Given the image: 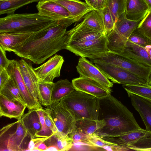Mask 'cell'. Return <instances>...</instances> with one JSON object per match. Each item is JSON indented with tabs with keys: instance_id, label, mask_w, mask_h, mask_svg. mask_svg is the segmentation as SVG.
Returning a JSON list of instances; mask_svg holds the SVG:
<instances>
[{
	"instance_id": "cell-1",
	"label": "cell",
	"mask_w": 151,
	"mask_h": 151,
	"mask_svg": "<svg viewBox=\"0 0 151 151\" xmlns=\"http://www.w3.org/2000/svg\"><path fill=\"white\" fill-rule=\"evenodd\" d=\"M67 27L58 22L35 33L13 52L19 57L40 64L58 51L65 49Z\"/></svg>"
},
{
	"instance_id": "cell-2",
	"label": "cell",
	"mask_w": 151,
	"mask_h": 151,
	"mask_svg": "<svg viewBox=\"0 0 151 151\" xmlns=\"http://www.w3.org/2000/svg\"><path fill=\"white\" fill-rule=\"evenodd\" d=\"M99 119L106 123L96 133L100 137L115 136L142 129L133 114L111 94L99 99Z\"/></svg>"
},
{
	"instance_id": "cell-3",
	"label": "cell",
	"mask_w": 151,
	"mask_h": 151,
	"mask_svg": "<svg viewBox=\"0 0 151 151\" xmlns=\"http://www.w3.org/2000/svg\"><path fill=\"white\" fill-rule=\"evenodd\" d=\"M56 22L38 13L8 14L0 19V33H35Z\"/></svg>"
},
{
	"instance_id": "cell-4",
	"label": "cell",
	"mask_w": 151,
	"mask_h": 151,
	"mask_svg": "<svg viewBox=\"0 0 151 151\" xmlns=\"http://www.w3.org/2000/svg\"><path fill=\"white\" fill-rule=\"evenodd\" d=\"M60 101L71 111L76 121L99 120V99L93 96L75 90Z\"/></svg>"
},
{
	"instance_id": "cell-5",
	"label": "cell",
	"mask_w": 151,
	"mask_h": 151,
	"mask_svg": "<svg viewBox=\"0 0 151 151\" xmlns=\"http://www.w3.org/2000/svg\"><path fill=\"white\" fill-rule=\"evenodd\" d=\"M89 59L94 63H104L124 68L148 83V79L151 73V68L122 54L108 51Z\"/></svg>"
},
{
	"instance_id": "cell-6",
	"label": "cell",
	"mask_w": 151,
	"mask_h": 151,
	"mask_svg": "<svg viewBox=\"0 0 151 151\" xmlns=\"http://www.w3.org/2000/svg\"><path fill=\"white\" fill-rule=\"evenodd\" d=\"M27 137L30 138L21 119L9 124L0 130V151H26Z\"/></svg>"
},
{
	"instance_id": "cell-7",
	"label": "cell",
	"mask_w": 151,
	"mask_h": 151,
	"mask_svg": "<svg viewBox=\"0 0 151 151\" xmlns=\"http://www.w3.org/2000/svg\"><path fill=\"white\" fill-rule=\"evenodd\" d=\"M139 22L127 19L125 12L122 14L115 22L113 29L106 35L109 50L115 52L127 41Z\"/></svg>"
},
{
	"instance_id": "cell-8",
	"label": "cell",
	"mask_w": 151,
	"mask_h": 151,
	"mask_svg": "<svg viewBox=\"0 0 151 151\" xmlns=\"http://www.w3.org/2000/svg\"><path fill=\"white\" fill-rule=\"evenodd\" d=\"M45 109L54 122L58 133L66 136L76 129V121L74 115L60 101L52 103Z\"/></svg>"
},
{
	"instance_id": "cell-9",
	"label": "cell",
	"mask_w": 151,
	"mask_h": 151,
	"mask_svg": "<svg viewBox=\"0 0 151 151\" xmlns=\"http://www.w3.org/2000/svg\"><path fill=\"white\" fill-rule=\"evenodd\" d=\"M94 64L114 83L149 85L147 82L139 77L121 67L102 62L96 63Z\"/></svg>"
},
{
	"instance_id": "cell-10",
	"label": "cell",
	"mask_w": 151,
	"mask_h": 151,
	"mask_svg": "<svg viewBox=\"0 0 151 151\" xmlns=\"http://www.w3.org/2000/svg\"><path fill=\"white\" fill-rule=\"evenodd\" d=\"M36 6L40 15L50 18L67 28L77 22L64 7L52 0H41Z\"/></svg>"
},
{
	"instance_id": "cell-11",
	"label": "cell",
	"mask_w": 151,
	"mask_h": 151,
	"mask_svg": "<svg viewBox=\"0 0 151 151\" xmlns=\"http://www.w3.org/2000/svg\"><path fill=\"white\" fill-rule=\"evenodd\" d=\"M65 49L77 56L89 59L109 51L106 35L95 40L66 44Z\"/></svg>"
},
{
	"instance_id": "cell-12",
	"label": "cell",
	"mask_w": 151,
	"mask_h": 151,
	"mask_svg": "<svg viewBox=\"0 0 151 151\" xmlns=\"http://www.w3.org/2000/svg\"><path fill=\"white\" fill-rule=\"evenodd\" d=\"M9 75L18 85L29 109L42 108L41 105L30 93L24 81L19 65V61L13 60L6 69Z\"/></svg>"
},
{
	"instance_id": "cell-13",
	"label": "cell",
	"mask_w": 151,
	"mask_h": 151,
	"mask_svg": "<svg viewBox=\"0 0 151 151\" xmlns=\"http://www.w3.org/2000/svg\"><path fill=\"white\" fill-rule=\"evenodd\" d=\"M76 68L80 77L89 78L107 88L113 86V82L106 76L95 64L85 58L81 57L79 58Z\"/></svg>"
},
{
	"instance_id": "cell-14",
	"label": "cell",
	"mask_w": 151,
	"mask_h": 151,
	"mask_svg": "<svg viewBox=\"0 0 151 151\" xmlns=\"http://www.w3.org/2000/svg\"><path fill=\"white\" fill-rule=\"evenodd\" d=\"M72 83L76 90L81 91L101 99L111 94V88L104 86L89 78L80 77L73 79Z\"/></svg>"
},
{
	"instance_id": "cell-15",
	"label": "cell",
	"mask_w": 151,
	"mask_h": 151,
	"mask_svg": "<svg viewBox=\"0 0 151 151\" xmlns=\"http://www.w3.org/2000/svg\"><path fill=\"white\" fill-rule=\"evenodd\" d=\"M66 33L67 38L66 45L95 40L106 35L87 27L82 22L67 31Z\"/></svg>"
},
{
	"instance_id": "cell-16",
	"label": "cell",
	"mask_w": 151,
	"mask_h": 151,
	"mask_svg": "<svg viewBox=\"0 0 151 151\" xmlns=\"http://www.w3.org/2000/svg\"><path fill=\"white\" fill-rule=\"evenodd\" d=\"M64 62V60L62 56L55 54L46 62L34 69L39 77L53 81L55 78L60 76Z\"/></svg>"
},
{
	"instance_id": "cell-17",
	"label": "cell",
	"mask_w": 151,
	"mask_h": 151,
	"mask_svg": "<svg viewBox=\"0 0 151 151\" xmlns=\"http://www.w3.org/2000/svg\"><path fill=\"white\" fill-rule=\"evenodd\" d=\"M20 71L24 83L35 99L39 101L38 79L39 77L31 63L23 58L19 61Z\"/></svg>"
},
{
	"instance_id": "cell-18",
	"label": "cell",
	"mask_w": 151,
	"mask_h": 151,
	"mask_svg": "<svg viewBox=\"0 0 151 151\" xmlns=\"http://www.w3.org/2000/svg\"><path fill=\"white\" fill-rule=\"evenodd\" d=\"M127 93L132 105L139 114L145 129L151 132V102L136 95Z\"/></svg>"
},
{
	"instance_id": "cell-19",
	"label": "cell",
	"mask_w": 151,
	"mask_h": 151,
	"mask_svg": "<svg viewBox=\"0 0 151 151\" xmlns=\"http://www.w3.org/2000/svg\"><path fill=\"white\" fill-rule=\"evenodd\" d=\"M26 105L18 101L9 100L0 94V116L6 117L17 120L24 114Z\"/></svg>"
},
{
	"instance_id": "cell-20",
	"label": "cell",
	"mask_w": 151,
	"mask_h": 151,
	"mask_svg": "<svg viewBox=\"0 0 151 151\" xmlns=\"http://www.w3.org/2000/svg\"><path fill=\"white\" fill-rule=\"evenodd\" d=\"M64 7L71 17L77 22L83 19L88 13L94 9L86 2L79 0H51Z\"/></svg>"
},
{
	"instance_id": "cell-21",
	"label": "cell",
	"mask_w": 151,
	"mask_h": 151,
	"mask_svg": "<svg viewBox=\"0 0 151 151\" xmlns=\"http://www.w3.org/2000/svg\"><path fill=\"white\" fill-rule=\"evenodd\" d=\"M33 33H0V46L6 51L13 52L18 46L25 42Z\"/></svg>"
},
{
	"instance_id": "cell-22",
	"label": "cell",
	"mask_w": 151,
	"mask_h": 151,
	"mask_svg": "<svg viewBox=\"0 0 151 151\" xmlns=\"http://www.w3.org/2000/svg\"><path fill=\"white\" fill-rule=\"evenodd\" d=\"M149 10L150 8L145 0H126L125 13L128 19L140 22Z\"/></svg>"
},
{
	"instance_id": "cell-23",
	"label": "cell",
	"mask_w": 151,
	"mask_h": 151,
	"mask_svg": "<svg viewBox=\"0 0 151 151\" xmlns=\"http://www.w3.org/2000/svg\"><path fill=\"white\" fill-rule=\"evenodd\" d=\"M148 131L141 129L115 136L100 137L104 140L122 146L127 148L126 147L132 144L145 135Z\"/></svg>"
},
{
	"instance_id": "cell-24",
	"label": "cell",
	"mask_w": 151,
	"mask_h": 151,
	"mask_svg": "<svg viewBox=\"0 0 151 151\" xmlns=\"http://www.w3.org/2000/svg\"><path fill=\"white\" fill-rule=\"evenodd\" d=\"M37 109L29 110L27 113L22 116L21 119L31 139L35 137L36 134L41 129V125Z\"/></svg>"
},
{
	"instance_id": "cell-25",
	"label": "cell",
	"mask_w": 151,
	"mask_h": 151,
	"mask_svg": "<svg viewBox=\"0 0 151 151\" xmlns=\"http://www.w3.org/2000/svg\"><path fill=\"white\" fill-rule=\"evenodd\" d=\"M0 94L9 100L19 102L27 106L18 85L10 77L3 87L0 89Z\"/></svg>"
},
{
	"instance_id": "cell-26",
	"label": "cell",
	"mask_w": 151,
	"mask_h": 151,
	"mask_svg": "<svg viewBox=\"0 0 151 151\" xmlns=\"http://www.w3.org/2000/svg\"><path fill=\"white\" fill-rule=\"evenodd\" d=\"M81 22L90 28L106 35L103 20L100 11L93 9L87 14Z\"/></svg>"
},
{
	"instance_id": "cell-27",
	"label": "cell",
	"mask_w": 151,
	"mask_h": 151,
	"mask_svg": "<svg viewBox=\"0 0 151 151\" xmlns=\"http://www.w3.org/2000/svg\"><path fill=\"white\" fill-rule=\"evenodd\" d=\"M75 90L72 82L67 79H60L54 83L51 96L52 103L58 102Z\"/></svg>"
},
{
	"instance_id": "cell-28",
	"label": "cell",
	"mask_w": 151,
	"mask_h": 151,
	"mask_svg": "<svg viewBox=\"0 0 151 151\" xmlns=\"http://www.w3.org/2000/svg\"><path fill=\"white\" fill-rule=\"evenodd\" d=\"M54 84L53 81L39 77L38 79L39 101L41 105L46 107L52 104L51 96Z\"/></svg>"
},
{
	"instance_id": "cell-29",
	"label": "cell",
	"mask_w": 151,
	"mask_h": 151,
	"mask_svg": "<svg viewBox=\"0 0 151 151\" xmlns=\"http://www.w3.org/2000/svg\"><path fill=\"white\" fill-rule=\"evenodd\" d=\"M44 142L47 147L52 145L56 146L59 151L69 150L73 144L68 135L63 136L58 133L48 138Z\"/></svg>"
},
{
	"instance_id": "cell-30",
	"label": "cell",
	"mask_w": 151,
	"mask_h": 151,
	"mask_svg": "<svg viewBox=\"0 0 151 151\" xmlns=\"http://www.w3.org/2000/svg\"><path fill=\"white\" fill-rule=\"evenodd\" d=\"M106 123L103 119L86 120L76 121V128H79L84 134L91 135L96 134L97 131L103 128Z\"/></svg>"
},
{
	"instance_id": "cell-31",
	"label": "cell",
	"mask_w": 151,
	"mask_h": 151,
	"mask_svg": "<svg viewBox=\"0 0 151 151\" xmlns=\"http://www.w3.org/2000/svg\"><path fill=\"white\" fill-rule=\"evenodd\" d=\"M87 139L90 146L101 148L107 151L126 150L123 147L105 140L96 134L88 135Z\"/></svg>"
},
{
	"instance_id": "cell-32",
	"label": "cell",
	"mask_w": 151,
	"mask_h": 151,
	"mask_svg": "<svg viewBox=\"0 0 151 151\" xmlns=\"http://www.w3.org/2000/svg\"><path fill=\"white\" fill-rule=\"evenodd\" d=\"M42 0H9L0 1V14L14 13L16 10L28 4Z\"/></svg>"
},
{
	"instance_id": "cell-33",
	"label": "cell",
	"mask_w": 151,
	"mask_h": 151,
	"mask_svg": "<svg viewBox=\"0 0 151 151\" xmlns=\"http://www.w3.org/2000/svg\"><path fill=\"white\" fill-rule=\"evenodd\" d=\"M127 93H132L151 102V86L150 85H123Z\"/></svg>"
},
{
	"instance_id": "cell-34",
	"label": "cell",
	"mask_w": 151,
	"mask_h": 151,
	"mask_svg": "<svg viewBox=\"0 0 151 151\" xmlns=\"http://www.w3.org/2000/svg\"><path fill=\"white\" fill-rule=\"evenodd\" d=\"M126 1V0H107L106 6L109 8L114 23L125 12Z\"/></svg>"
},
{
	"instance_id": "cell-35",
	"label": "cell",
	"mask_w": 151,
	"mask_h": 151,
	"mask_svg": "<svg viewBox=\"0 0 151 151\" xmlns=\"http://www.w3.org/2000/svg\"><path fill=\"white\" fill-rule=\"evenodd\" d=\"M137 29L151 40V9L140 21Z\"/></svg>"
},
{
	"instance_id": "cell-36",
	"label": "cell",
	"mask_w": 151,
	"mask_h": 151,
	"mask_svg": "<svg viewBox=\"0 0 151 151\" xmlns=\"http://www.w3.org/2000/svg\"><path fill=\"white\" fill-rule=\"evenodd\" d=\"M127 41L143 47L151 44V40L136 29L131 34Z\"/></svg>"
},
{
	"instance_id": "cell-37",
	"label": "cell",
	"mask_w": 151,
	"mask_h": 151,
	"mask_svg": "<svg viewBox=\"0 0 151 151\" xmlns=\"http://www.w3.org/2000/svg\"><path fill=\"white\" fill-rule=\"evenodd\" d=\"M42 108L37 109L41 125V129L36 135L35 137H49L54 134L53 132L49 129L46 124Z\"/></svg>"
},
{
	"instance_id": "cell-38",
	"label": "cell",
	"mask_w": 151,
	"mask_h": 151,
	"mask_svg": "<svg viewBox=\"0 0 151 151\" xmlns=\"http://www.w3.org/2000/svg\"><path fill=\"white\" fill-rule=\"evenodd\" d=\"M100 11L102 15L106 35L113 29L115 23L109 9L107 6L105 7Z\"/></svg>"
},
{
	"instance_id": "cell-39",
	"label": "cell",
	"mask_w": 151,
	"mask_h": 151,
	"mask_svg": "<svg viewBox=\"0 0 151 151\" xmlns=\"http://www.w3.org/2000/svg\"><path fill=\"white\" fill-rule=\"evenodd\" d=\"M73 143H82L89 146L87 140V135L83 133L79 128H76L74 131L68 134Z\"/></svg>"
},
{
	"instance_id": "cell-40",
	"label": "cell",
	"mask_w": 151,
	"mask_h": 151,
	"mask_svg": "<svg viewBox=\"0 0 151 151\" xmlns=\"http://www.w3.org/2000/svg\"><path fill=\"white\" fill-rule=\"evenodd\" d=\"M48 138L35 137L31 139L29 142L26 151H37V148L38 146L42 143L45 142Z\"/></svg>"
},
{
	"instance_id": "cell-41",
	"label": "cell",
	"mask_w": 151,
	"mask_h": 151,
	"mask_svg": "<svg viewBox=\"0 0 151 151\" xmlns=\"http://www.w3.org/2000/svg\"><path fill=\"white\" fill-rule=\"evenodd\" d=\"M42 110L43 113L45 123L47 127L52 131L54 134L57 133L58 130L52 118L45 109H44L42 108Z\"/></svg>"
},
{
	"instance_id": "cell-42",
	"label": "cell",
	"mask_w": 151,
	"mask_h": 151,
	"mask_svg": "<svg viewBox=\"0 0 151 151\" xmlns=\"http://www.w3.org/2000/svg\"><path fill=\"white\" fill-rule=\"evenodd\" d=\"M11 61L7 58L6 51L0 46V70L6 69Z\"/></svg>"
},
{
	"instance_id": "cell-43",
	"label": "cell",
	"mask_w": 151,
	"mask_h": 151,
	"mask_svg": "<svg viewBox=\"0 0 151 151\" xmlns=\"http://www.w3.org/2000/svg\"><path fill=\"white\" fill-rule=\"evenodd\" d=\"M10 78L6 69L0 70V89L3 87Z\"/></svg>"
},
{
	"instance_id": "cell-44",
	"label": "cell",
	"mask_w": 151,
	"mask_h": 151,
	"mask_svg": "<svg viewBox=\"0 0 151 151\" xmlns=\"http://www.w3.org/2000/svg\"><path fill=\"white\" fill-rule=\"evenodd\" d=\"M107 1V0H97L93 9L99 11L102 10L106 6Z\"/></svg>"
},
{
	"instance_id": "cell-45",
	"label": "cell",
	"mask_w": 151,
	"mask_h": 151,
	"mask_svg": "<svg viewBox=\"0 0 151 151\" xmlns=\"http://www.w3.org/2000/svg\"><path fill=\"white\" fill-rule=\"evenodd\" d=\"M47 147L46 145L44 142L40 144L37 147V151H46Z\"/></svg>"
},
{
	"instance_id": "cell-46",
	"label": "cell",
	"mask_w": 151,
	"mask_h": 151,
	"mask_svg": "<svg viewBox=\"0 0 151 151\" xmlns=\"http://www.w3.org/2000/svg\"><path fill=\"white\" fill-rule=\"evenodd\" d=\"M86 2L93 8L96 4L97 0H85Z\"/></svg>"
},
{
	"instance_id": "cell-47",
	"label": "cell",
	"mask_w": 151,
	"mask_h": 151,
	"mask_svg": "<svg viewBox=\"0 0 151 151\" xmlns=\"http://www.w3.org/2000/svg\"><path fill=\"white\" fill-rule=\"evenodd\" d=\"M46 151H59L58 148L55 146L52 145L47 147Z\"/></svg>"
},
{
	"instance_id": "cell-48",
	"label": "cell",
	"mask_w": 151,
	"mask_h": 151,
	"mask_svg": "<svg viewBox=\"0 0 151 151\" xmlns=\"http://www.w3.org/2000/svg\"><path fill=\"white\" fill-rule=\"evenodd\" d=\"M148 4L150 9H151V0H145Z\"/></svg>"
},
{
	"instance_id": "cell-49",
	"label": "cell",
	"mask_w": 151,
	"mask_h": 151,
	"mask_svg": "<svg viewBox=\"0 0 151 151\" xmlns=\"http://www.w3.org/2000/svg\"><path fill=\"white\" fill-rule=\"evenodd\" d=\"M148 84L149 85L151 86V73L148 79Z\"/></svg>"
},
{
	"instance_id": "cell-50",
	"label": "cell",
	"mask_w": 151,
	"mask_h": 151,
	"mask_svg": "<svg viewBox=\"0 0 151 151\" xmlns=\"http://www.w3.org/2000/svg\"><path fill=\"white\" fill-rule=\"evenodd\" d=\"M4 1V0H0V1Z\"/></svg>"
},
{
	"instance_id": "cell-51",
	"label": "cell",
	"mask_w": 151,
	"mask_h": 151,
	"mask_svg": "<svg viewBox=\"0 0 151 151\" xmlns=\"http://www.w3.org/2000/svg\"><path fill=\"white\" fill-rule=\"evenodd\" d=\"M7 0H4V1H7Z\"/></svg>"
}]
</instances>
